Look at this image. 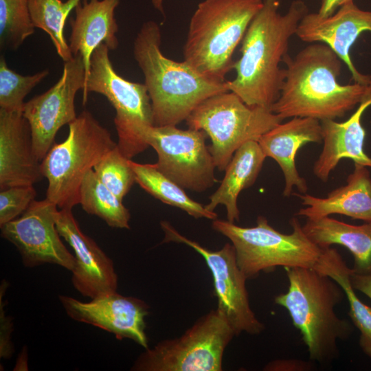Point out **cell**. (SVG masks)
<instances>
[{"mask_svg": "<svg viewBox=\"0 0 371 371\" xmlns=\"http://www.w3.org/2000/svg\"><path fill=\"white\" fill-rule=\"evenodd\" d=\"M280 0H263L242 40L241 56L234 62V79L228 90L246 104L270 109L278 99L285 78L280 63L288 54L289 40L308 12L302 0L291 2L287 12H278Z\"/></svg>", "mask_w": 371, "mask_h": 371, "instance_id": "6da1fadb", "label": "cell"}, {"mask_svg": "<svg viewBox=\"0 0 371 371\" xmlns=\"http://www.w3.org/2000/svg\"><path fill=\"white\" fill-rule=\"evenodd\" d=\"M280 96L271 110L282 119L311 117L319 121L342 117L371 96V83L341 85L342 60L326 44L306 46L293 58L288 54Z\"/></svg>", "mask_w": 371, "mask_h": 371, "instance_id": "7a4b0ae2", "label": "cell"}, {"mask_svg": "<svg viewBox=\"0 0 371 371\" xmlns=\"http://www.w3.org/2000/svg\"><path fill=\"white\" fill-rule=\"evenodd\" d=\"M159 25L144 23L133 42V56L144 76L155 126H177L207 98L228 91L226 81L212 80L184 60L166 57L161 50Z\"/></svg>", "mask_w": 371, "mask_h": 371, "instance_id": "3957f363", "label": "cell"}, {"mask_svg": "<svg viewBox=\"0 0 371 371\" xmlns=\"http://www.w3.org/2000/svg\"><path fill=\"white\" fill-rule=\"evenodd\" d=\"M284 269L288 290L276 296L274 302L288 311L293 325L300 332L309 360L329 364L339 357L337 341L347 339L353 330L335 311L344 292L331 278L314 268Z\"/></svg>", "mask_w": 371, "mask_h": 371, "instance_id": "277c9868", "label": "cell"}, {"mask_svg": "<svg viewBox=\"0 0 371 371\" xmlns=\"http://www.w3.org/2000/svg\"><path fill=\"white\" fill-rule=\"evenodd\" d=\"M263 0H203L191 16L183 60L205 77L225 82L233 54Z\"/></svg>", "mask_w": 371, "mask_h": 371, "instance_id": "5b68a950", "label": "cell"}, {"mask_svg": "<svg viewBox=\"0 0 371 371\" xmlns=\"http://www.w3.org/2000/svg\"><path fill=\"white\" fill-rule=\"evenodd\" d=\"M117 146L109 131L89 111L69 124V133L54 144L41 162L48 181L46 199L61 209L79 204L80 188L86 174Z\"/></svg>", "mask_w": 371, "mask_h": 371, "instance_id": "8992f818", "label": "cell"}, {"mask_svg": "<svg viewBox=\"0 0 371 371\" xmlns=\"http://www.w3.org/2000/svg\"><path fill=\"white\" fill-rule=\"evenodd\" d=\"M290 223L292 232L288 234L274 229L262 216L251 227L218 218L212 227L231 241L240 269L251 279L278 267H314L322 249L307 236L297 218H292Z\"/></svg>", "mask_w": 371, "mask_h": 371, "instance_id": "52a82bcc", "label": "cell"}, {"mask_svg": "<svg viewBox=\"0 0 371 371\" xmlns=\"http://www.w3.org/2000/svg\"><path fill=\"white\" fill-rule=\"evenodd\" d=\"M282 120L270 109L249 106L228 91L205 100L186 121L189 128L203 131L210 138L214 165L223 171L241 145L258 141Z\"/></svg>", "mask_w": 371, "mask_h": 371, "instance_id": "ba28073f", "label": "cell"}, {"mask_svg": "<svg viewBox=\"0 0 371 371\" xmlns=\"http://www.w3.org/2000/svg\"><path fill=\"white\" fill-rule=\"evenodd\" d=\"M109 49L101 43L93 51L82 89V102L93 92L104 95L115 110L114 124L117 147L131 159L149 146L142 137L143 130L154 125L150 96L144 84L133 82L120 76L115 70Z\"/></svg>", "mask_w": 371, "mask_h": 371, "instance_id": "9c48e42d", "label": "cell"}, {"mask_svg": "<svg viewBox=\"0 0 371 371\" xmlns=\"http://www.w3.org/2000/svg\"><path fill=\"white\" fill-rule=\"evenodd\" d=\"M236 333L216 308L204 314L179 337L147 348L133 371H221L225 350Z\"/></svg>", "mask_w": 371, "mask_h": 371, "instance_id": "30bf717a", "label": "cell"}, {"mask_svg": "<svg viewBox=\"0 0 371 371\" xmlns=\"http://www.w3.org/2000/svg\"><path fill=\"white\" fill-rule=\"evenodd\" d=\"M203 131L176 126H149L142 137L157 155L159 170L185 190L202 192L218 182Z\"/></svg>", "mask_w": 371, "mask_h": 371, "instance_id": "8fae6325", "label": "cell"}, {"mask_svg": "<svg viewBox=\"0 0 371 371\" xmlns=\"http://www.w3.org/2000/svg\"><path fill=\"white\" fill-rule=\"evenodd\" d=\"M160 225L165 234L164 243L185 244L203 258L213 278L217 308L227 318L236 336L243 333L258 335L264 331V324L250 306L246 286L248 279L237 263L233 245L226 243L219 250L212 251L183 236L166 221H161Z\"/></svg>", "mask_w": 371, "mask_h": 371, "instance_id": "7c38bea8", "label": "cell"}, {"mask_svg": "<svg viewBox=\"0 0 371 371\" xmlns=\"http://www.w3.org/2000/svg\"><path fill=\"white\" fill-rule=\"evenodd\" d=\"M85 67L80 54L65 62L60 78L45 92L25 102L22 113L30 125L33 150L42 161L60 128L77 117L76 93L83 89Z\"/></svg>", "mask_w": 371, "mask_h": 371, "instance_id": "4fadbf2b", "label": "cell"}, {"mask_svg": "<svg viewBox=\"0 0 371 371\" xmlns=\"http://www.w3.org/2000/svg\"><path fill=\"white\" fill-rule=\"evenodd\" d=\"M58 211L46 198L34 200L21 216L0 226L1 236L15 246L25 267L53 264L73 270L75 256L62 242L56 228Z\"/></svg>", "mask_w": 371, "mask_h": 371, "instance_id": "5bb4252c", "label": "cell"}, {"mask_svg": "<svg viewBox=\"0 0 371 371\" xmlns=\"http://www.w3.org/2000/svg\"><path fill=\"white\" fill-rule=\"evenodd\" d=\"M58 299L72 319L100 328L117 339H129L145 349L148 348L145 317L149 306L141 299L117 291L100 294L89 302L63 295Z\"/></svg>", "mask_w": 371, "mask_h": 371, "instance_id": "9a60e30c", "label": "cell"}, {"mask_svg": "<svg viewBox=\"0 0 371 371\" xmlns=\"http://www.w3.org/2000/svg\"><path fill=\"white\" fill-rule=\"evenodd\" d=\"M363 32H371V11L361 10L349 0L328 17L317 12L306 13L295 34L302 41L328 45L346 65L355 82L369 85L371 76L360 73L350 56L352 45Z\"/></svg>", "mask_w": 371, "mask_h": 371, "instance_id": "2e32d148", "label": "cell"}, {"mask_svg": "<svg viewBox=\"0 0 371 371\" xmlns=\"http://www.w3.org/2000/svg\"><path fill=\"white\" fill-rule=\"evenodd\" d=\"M56 228L74 251L76 262L71 271L74 287L91 299L117 291L118 278L113 260L82 232L72 209H59Z\"/></svg>", "mask_w": 371, "mask_h": 371, "instance_id": "e0dca14e", "label": "cell"}, {"mask_svg": "<svg viewBox=\"0 0 371 371\" xmlns=\"http://www.w3.org/2000/svg\"><path fill=\"white\" fill-rule=\"evenodd\" d=\"M22 111L0 109V188L34 186L43 177Z\"/></svg>", "mask_w": 371, "mask_h": 371, "instance_id": "ac0fdd59", "label": "cell"}, {"mask_svg": "<svg viewBox=\"0 0 371 371\" xmlns=\"http://www.w3.org/2000/svg\"><path fill=\"white\" fill-rule=\"evenodd\" d=\"M322 142L320 121L300 117L278 124L258 139V142L266 157L274 159L283 172L284 196L289 197L294 187L302 194L306 192L307 183L297 170L295 157L299 149L306 144Z\"/></svg>", "mask_w": 371, "mask_h": 371, "instance_id": "d6986e66", "label": "cell"}, {"mask_svg": "<svg viewBox=\"0 0 371 371\" xmlns=\"http://www.w3.org/2000/svg\"><path fill=\"white\" fill-rule=\"evenodd\" d=\"M371 105V96L363 100L355 112L346 121L321 120L323 148L313 165L314 175L326 182L331 172L342 159L371 168V158L364 151L366 131L361 117Z\"/></svg>", "mask_w": 371, "mask_h": 371, "instance_id": "ffe728a7", "label": "cell"}, {"mask_svg": "<svg viewBox=\"0 0 371 371\" xmlns=\"http://www.w3.org/2000/svg\"><path fill=\"white\" fill-rule=\"evenodd\" d=\"M121 0H82L75 8V17L70 21L71 31L69 46L73 56L80 54L88 74L93 51L101 43L109 50L118 47V25L115 10Z\"/></svg>", "mask_w": 371, "mask_h": 371, "instance_id": "44dd1931", "label": "cell"}, {"mask_svg": "<svg viewBox=\"0 0 371 371\" xmlns=\"http://www.w3.org/2000/svg\"><path fill=\"white\" fill-rule=\"evenodd\" d=\"M305 207L296 215L306 218H319L331 214H341L371 223V177L367 166L355 164V169L346 180L324 198L308 194L294 193Z\"/></svg>", "mask_w": 371, "mask_h": 371, "instance_id": "7402d4cb", "label": "cell"}, {"mask_svg": "<svg viewBox=\"0 0 371 371\" xmlns=\"http://www.w3.org/2000/svg\"><path fill=\"white\" fill-rule=\"evenodd\" d=\"M266 158L258 141L249 140L241 145L227 165L219 187L210 196V202L205 205L206 209L214 212L218 205H224L227 221H239L238 196L241 191L254 183Z\"/></svg>", "mask_w": 371, "mask_h": 371, "instance_id": "603a6c76", "label": "cell"}, {"mask_svg": "<svg viewBox=\"0 0 371 371\" xmlns=\"http://www.w3.org/2000/svg\"><path fill=\"white\" fill-rule=\"evenodd\" d=\"M302 229L320 248L333 245L346 248L352 255V272L371 274V223L355 225L330 216L306 218Z\"/></svg>", "mask_w": 371, "mask_h": 371, "instance_id": "cb8c5ba5", "label": "cell"}, {"mask_svg": "<svg viewBox=\"0 0 371 371\" xmlns=\"http://www.w3.org/2000/svg\"><path fill=\"white\" fill-rule=\"evenodd\" d=\"M313 268L331 278L342 288L349 304L348 315L360 333L359 347L367 357L371 358V306L357 297L350 282L352 269L348 267L338 251L331 247L322 249Z\"/></svg>", "mask_w": 371, "mask_h": 371, "instance_id": "d4e9b609", "label": "cell"}, {"mask_svg": "<svg viewBox=\"0 0 371 371\" xmlns=\"http://www.w3.org/2000/svg\"><path fill=\"white\" fill-rule=\"evenodd\" d=\"M135 182L162 203L176 207L194 218L215 220L218 215L205 206L192 199L181 188L162 173L156 164H139L130 159Z\"/></svg>", "mask_w": 371, "mask_h": 371, "instance_id": "484cf974", "label": "cell"}, {"mask_svg": "<svg viewBox=\"0 0 371 371\" xmlns=\"http://www.w3.org/2000/svg\"><path fill=\"white\" fill-rule=\"evenodd\" d=\"M79 203L87 214L98 216L111 227L130 228L129 210L122 201L98 179L93 169L86 174L82 181Z\"/></svg>", "mask_w": 371, "mask_h": 371, "instance_id": "4316f807", "label": "cell"}, {"mask_svg": "<svg viewBox=\"0 0 371 371\" xmlns=\"http://www.w3.org/2000/svg\"><path fill=\"white\" fill-rule=\"evenodd\" d=\"M82 0H28L30 16L35 28L48 34L58 55L64 62L73 58L64 34L66 20Z\"/></svg>", "mask_w": 371, "mask_h": 371, "instance_id": "83f0119b", "label": "cell"}, {"mask_svg": "<svg viewBox=\"0 0 371 371\" xmlns=\"http://www.w3.org/2000/svg\"><path fill=\"white\" fill-rule=\"evenodd\" d=\"M28 0H0V46L16 50L34 32Z\"/></svg>", "mask_w": 371, "mask_h": 371, "instance_id": "f1b7e54d", "label": "cell"}, {"mask_svg": "<svg viewBox=\"0 0 371 371\" xmlns=\"http://www.w3.org/2000/svg\"><path fill=\"white\" fill-rule=\"evenodd\" d=\"M49 74L44 69L23 76L12 70L3 56L0 58V109L22 111L26 95Z\"/></svg>", "mask_w": 371, "mask_h": 371, "instance_id": "f546056e", "label": "cell"}, {"mask_svg": "<svg viewBox=\"0 0 371 371\" xmlns=\"http://www.w3.org/2000/svg\"><path fill=\"white\" fill-rule=\"evenodd\" d=\"M93 170L98 179L122 201L135 182L130 159L122 153L117 144Z\"/></svg>", "mask_w": 371, "mask_h": 371, "instance_id": "4dcf8cb0", "label": "cell"}, {"mask_svg": "<svg viewBox=\"0 0 371 371\" xmlns=\"http://www.w3.org/2000/svg\"><path fill=\"white\" fill-rule=\"evenodd\" d=\"M36 197L34 186H16L1 190L0 226L21 216Z\"/></svg>", "mask_w": 371, "mask_h": 371, "instance_id": "1f68e13d", "label": "cell"}, {"mask_svg": "<svg viewBox=\"0 0 371 371\" xmlns=\"http://www.w3.org/2000/svg\"><path fill=\"white\" fill-rule=\"evenodd\" d=\"M8 287V283L3 280L0 286V357L3 359L10 358L14 351L11 341L12 319L5 315L4 311L3 295Z\"/></svg>", "mask_w": 371, "mask_h": 371, "instance_id": "d6a6232c", "label": "cell"}, {"mask_svg": "<svg viewBox=\"0 0 371 371\" xmlns=\"http://www.w3.org/2000/svg\"><path fill=\"white\" fill-rule=\"evenodd\" d=\"M314 361L295 359H275L267 363L265 371H309L314 368Z\"/></svg>", "mask_w": 371, "mask_h": 371, "instance_id": "836d02e7", "label": "cell"}, {"mask_svg": "<svg viewBox=\"0 0 371 371\" xmlns=\"http://www.w3.org/2000/svg\"><path fill=\"white\" fill-rule=\"evenodd\" d=\"M350 282L355 291H358L371 300V274L360 275L352 272Z\"/></svg>", "mask_w": 371, "mask_h": 371, "instance_id": "e575fe53", "label": "cell"}, {"mask_svg": "<svg viewBox=\"0 0 371 371\" xmlns=\"http://www.w3.org/2000/svg\"><path fill=\"white\" fill-rule=\"evenodd\" d=\"M348 1L349 0H321L320 8L317 13L322 17L330 16Z\"/></svg>", "mask_w": 371, "mask_h": 371, "instance_id": "d590c367", "label": "cell"}, {"mask_svg": "<svg viewBox=\"0 0 371 371\" xmlns=\"http://www.w3.org/2000/svg\"><path fill=\"white\" fill-rule=\"evenodd\" d=\"M151 1L154 8L162 14H164V0H151Z\"/></svg>", "mask_w": 371, "mask_h": 371, "instance_id": "8d00e7d4", "label": "cell"}]
</instances>
